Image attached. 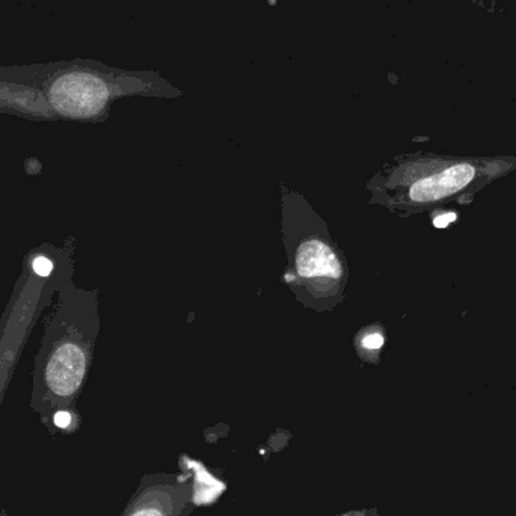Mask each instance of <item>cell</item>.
<instances>
[{"label":"cell","instance_id":"6da1fadb","mask_svg":"<svg viewBox=\"0 0 516 516\" xmlns=\"http://www.w3.org/2000/svg\"><path fill=\"white\" fill-rule=\"evenodd\" d=\"M115 85L109 76L91 69L65 72L50 85L52 105L68 116H92L103 111L114 97Z\"/></svg>","mask_w":516,"mask_h":516},{"label":"cell","instance_id":"7a4b0ae2","mask_svg":"<svg viewBox=\"0 0 516 516\" xmlns=\"http://www.w3.org/2000/svg\"><path fill=\"white\" fill-rule=\"evenodd\" d=\"M480 175V171L470 162L450 160L433 171L417 177L408 187L406 198L413 204H430L462 192Z\"/></svg>","mask_w":516,"mask_h":516},{"label":"cell","instance_id":"3957f363","mask_svg":"<svg viewBox=\"0 0 516 516\" xmlns=\"http://www.w3.org/2000/svg\"><path fill=\"white\" fill-rule=\"evenodd\" d=\"M296 269L305 279H340L343 275L337 255L322 240L305 241L296 255Z\"/></svg>","mask_w":516,"mask_h":516},{"label":"cell","instance_id":"277c9868","mask_svg":"<svg viewBox=\"0 0 516 516\" xmlns=\"http://www.w3.org/2000/svg\"><path fill=\"white\" fill-rule=\"evenodd\" d=\"M34 270L40 277H47L53 270V263L47 257H38L34 261Z\"/></svg>","mask_w":516,"mask_h":516},{"label":"cell","instance_id":"5b68a950","mask_svg":"<svg viewBox=\"0 0 516 516\" xmlns=\"http://www.w3.org/2000/svg\"><path fill=\"white\" fill-rule=\"evenodd\" d=\"M363 344L365 349H370V350H376L379 347H382V344H384V337L379 332H372V334H367L364 340H363Z\"/></svg>","mask_w":516,"mask_h":516},{"label":"cell","instance_id":"8992f818","mask_svg":"<svg viewBox=\"0 0 516 516\" xmlns=\"http://www.w3.org/2000/svg\"><path fill=\"white\" fill-rule=\"evenodd\" d=\"M72 413L67 412V411H59L54 413L53 417V421H54V426L59 427V429H67L69 424H72Z\"/></svg>","mask_w":516,"mask_h":516},{"label":"cell","instance_id":"52a82bcc","mask_svg":"<svg viewBox=\"0 0 516 516\" xmlns=\"http://www.w3.org/2000/svg\"><path fill=\"white\" fill-rule=\"evenodd\" d=\"M456 217L458 216L455 213H444L433 219V225L436 226V228H445V226H449L451 222H455Z\"/></svg>","mask_w":516,"mask_h":516},{"label":"cell","instance_id":"ba28073f","mask_svg":"<svg viewBox=\"0 0 516 516\" xmlns=\"http://www.w3.org/2000/svg\"><path fill=\"white\" fill-rule=\"evenodd\" d=\"M131 516H163L160 512L158 510H153V509H144V510H139L136 513H133Z\"/></svg>","mask_w":516,"mask_h":516}]
</instances>
